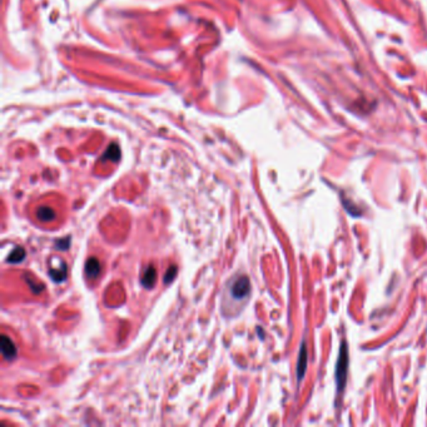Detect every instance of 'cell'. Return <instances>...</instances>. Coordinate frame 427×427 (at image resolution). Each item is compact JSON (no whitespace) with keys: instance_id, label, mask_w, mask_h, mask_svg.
<instances>
[{"instance_id":"1","label":"cell","mask_w":427,"mask_h":427,"mask_svg":"<svg viewBox=\"0 0 427 427\" xmlns=\"http://www.w3.org/2000/svg\"><path fill=\"white\" fill-rule=\"evenodd\" d=\"M251 292V283L247 276H238L230 279V284L227 287L225 297L229 299V304L240 303L246 301Z\"/></svg>"},{"instance_id":"2","label":"cell","mask_w":427,"mask_h":427,"mask_svg":"<svg viewBox=\"0 0 427 427\" xmlns=\"http://www.w3.org/2000/svg\"><path fill=\"white\" fill-rule=\"evenodd\" d=\"M348 347L346 341H343L340 348V355H338L337 365H336V382H337L338 392L345 389L346 381H347V371H348Z\"/></svg>"},{"instance_id":"3","label":"cell","mask_w":427,"mask_h":427,"mask_svg":"<svg viewBox=\"0 0 427 427\" xmlns=\"http://www.w3.org/2000/svg\"><path fill=\"white\" fill-rule=\"evenodd\" d=\"M0 341H1V353H3V357L5 358V360H11V358L15 357L16 347L13 341L5 335L1 336Z\"/></svg>"},{"instance_id":"4","label":"cell","mask_w":427,"mask_h":427,"mask_svg":"<svg viewBox=\"0 0 427 427\" xmlns=\"http://www.w3.org/2000/svg\"><path fill=\"white\" fill-rule=\"evenodd\" d=\"M306 367H307V348H306L304 343H302L301 352H299L298 357V365H297V377H298L299 381H301L304 372H306Z\"/></svg>"},{"instance_id":"5","label":"cell","mask_w":427,"mask_h":427,"mask_svg":"<svg viewBox=\"0 0 427 427\" xmlns=\"http://www.w3.org/2000/svg\"><path fill=\"white\" fill-rule=\"evenodd\" d=\"M100 272V263L97 258H89L85 263V273L89 278H95Z\"/></svg>"},{"instance_id":"6","label":"cell","mask_w":427,"mask_h":427,"mask_svg":"<svg viewBox=\"0 0 427 427\" xmlns=\"http://www.w3.org/2000/svg\"><path fill=\"white\" fill-rule=\"evenodd\" d=\"M156 279H157L156 269H154L153 266H149L148 268L146 269V272H144L143 278H142V283H143V286L146 287V288H152V287L154 286V283H156Z\"/></svg>"},{"instance_id":"7","label":"cell","mask_w":427,"mask_h":427,"mask_svg":"<svg viewBox=\"0 0 427 427\" xmlns=\"http://www.w3.org/2000/svg\"><path fill=\"white\" fill-rule=\"evenodd\" d=\"M36 215H38L39 219L43 220V222H48V220H51L55 217V213H54V211L51 210V208L40 207L36 211Z\"/></svg>"},{"instance_id":"8","label":"cell","mask_w":427,"mask_h":427,"mask_svg":"<svg viewBox=\"0 0 427 427\" xmlns=\"http://www.w3.org/2000/svg\"><path fill=\"white\" fill-rule=\"evenodd\" d=\"M24 257H25V251H24V248H21V247H16V248H14L13 252L9 254L8 261L11 262V263H19V262L23 261Z\"/></svg>"},{"instance_id":"9","label":"cell","mask_w":427,"mask_h":427,"mask_svg":"<svg viewBox=\"0 0 427 427\" xmlns=\"http://www.w3.org/2000/svg\"><path fill=\"white\" fill-rule=\"evenodd\" d=\"M105 157H108V158L113 159V161H118V158H119V151H118V148L115 146H112L109 149H108L107 154H105Z\"/></svg>"},{"instance_id":"10","label":"cell","mask_w":427,"mask_h":427,"mask_svg":"<svg viewBox=\"0 0 427 427\" xmlns=\"http://www.w3.org/2000/svg\"><path fill=\"white\" fill-rule=\"evenodd\" d=\"M177 274V267L176 266H172V267H169L168 268V271H167V273H166V278H164V282H166V283H169V282L172 281V279L174 278V276H176Z\"/></svg>"},{"instance_id":"11","label":"cell","mask_w":427,"mask_h":427,"mask_svg":"<svg viewBox=\"0 0 427 427\" xmlns=\"http://www.w3.org/2000/svg\"><path fill=\"white\" fill-rule=\"evenodd\" d=\"M68 244H69V238H65L64 240L56 242V248H60V246H63V249H67Z\"/></svg>"}]
</instances>
